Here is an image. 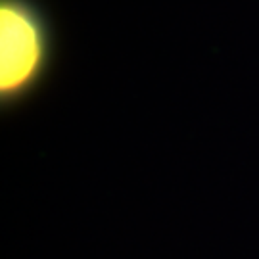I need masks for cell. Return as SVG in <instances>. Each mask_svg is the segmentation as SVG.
<instances>
[{
	"label": "cell",
	"mask_w": 259,
	"mask_h": 259,
	"mask_svg": "<svg viewBox=\"0 0 259 259\" xmlns=\"http://www.w3.org/2000/svg\"><path fill=\"white\" fill-rule=\"evenodd\" d=\"M40 60V37L33 18L16 4L0 10V89L12 93L35 73Z\"/></svg>",
	"instance_id": "6da1fadb"
}]
</instances>
